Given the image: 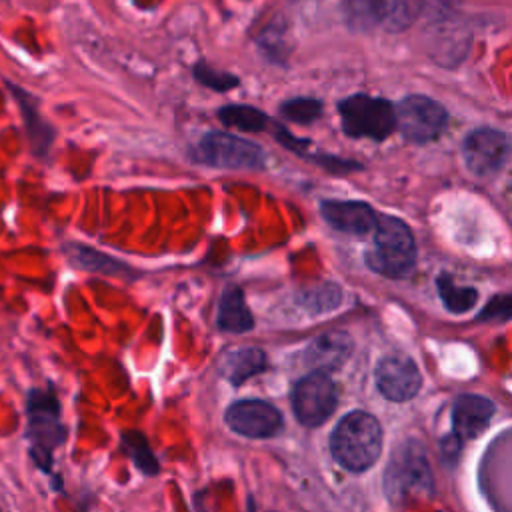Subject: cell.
I'll return each mask as SVG.
<instances>
[{
    "label": "cell",
    "mask_w": 512,
    "mask_h": 512,
    "mask_svg": "<svg viewBox=\"0 0 512 512\" xmlns=\"http://www.w3.org/2000/svg\"><path fill=\"white\" fill-rule=\"evenodd\" d=\"M320 212L332 228L348 234H366L374 230L378 222L374 210L358 200H324Z\"/></svg>",
    "instance_id": "12"
},
{
    "label": "cell",
    "mask_w": 512,
    "mask_h": 512,
    "mask_svg": "<svg viewBox=\"0 0 512 512\" xmlns=\"http://www.w3.org/2000/svg\"><path fill=\"white\" fill-rule=\"evenodd\" d=\"M396 128L410 142L424 144L434 140L446 126V110L428 96H408L396 108Z\"/></svg>",
    "instance_id": "7"
},
{
    "label": "cell",
    "mask_w": 512,
    "mask_h": 512,
    "mask_svg": "<svg viewBox=\"0 0 512 512\" xmlns=\"http://www.w3.org/2000/svg\"><path fill=\"white\" fill-rule=\"evenodd\" d=\"M480 318L488 320H510L512 318V296L510 294H500L494 296L488 306L482 310Z\"/></svg>",
    "instance_id": "24"
},
{
    "label": "cell",
    "mask_w": 512,
    "mask_h": 512,
    "mask_svg": "<svg viewBox=\"0 0 512 512\" xmlns=\"http://www.w3.org/2000/svg\"><path fill=\"white\" fill-rule=\"evenodd\" d=\"M494 414V404L486 396L478 394H462L454 402V414H452V426L454 434L460 440L476 438L484 432V428L490 424Z\"/></svg>",
    "instance_id": "13"
},
{
    "label": "cell",
    "mask_w": 512,
    "mask_h": 512,
    "mask_svg": "<svg viewBox=\"0 0 512 512\" xmlns=\"http://www.w3.org/2000/svg\"><path fill=\"white\" fill-rule=\"evenodd\" d=\"M336 388L324 372H312L292 390V408L304 426H320L336 408Z\"/></svg>",
    "instance_id": "8"
},
{
    "label": "cell",
    "mask_w": 512,
    "mask_h": 512,
    "mask_svg": "<svg viewBox=\"0 0 512 512\" xmlns=\"http://www.w3.org/2000/svg\"><path fill=\"white\" fill-rule=\"evenodd\" d=\"M26 438L36 466L50 472L54 450L66 440V426L60 420V402L52 386L32 388L26 400Z\"/></svg>",
    "instance_id": "1"
},
{
    "label": "cell",
    "mask_w": 512,
    "mask_h": 512,
    "mask_svg": "<svg viewBox=\"0 0 512 512\" xmlns=\"http://www.w3.org/2000/svg\"><path fill=\"white\" fill-rule=\"evenodd\" d=\"M368 266L384 276L402 278L410 274L416 262V244L410 228L392 216H378L374 242L366 252Z\"/></svg>",
    "instance_id": "4"
},
{
    "label": "cell",
    "mask_w": 512,
    "mask_h": 512,
    "mask_svg": "<svg viewBox=\"0 0 512 512\" xmlns=\"http://www.w3.org/2000/svg\"><path fill=\"white\" fill-rule=\"evenodd\" d=\"M436 286H438V296L444 302V306L456 314L470 310L478 298L476 288L458 286L448 274H440L436 280Z\"/></svg>",
    "instance_id": "20"
},
{
    "label": "cell",
    "mask_w": 512,
    "mask_h": 512,
    "mask_svg": "<svg viewBox=\"0 0 512 512\" xmlns=\"http://www.w3.org/2000/svg\"><path fill=\"white\" fill-rule=\"evenodd\" d=\"M510 150L506 134L494 128H478L464 140V160L470 172L476 176L494 174L506 160Z\"/></svg>",
    "instance_id": "9"
},
{
    "label": "cell",
    "mask_w": 512,
    "mask_h": 512,
    "mask_svg": "<svg viewBox=\"0 0 512 512\" xmlns=\"http://www.w3.org/2000/svg\"><path fill=\"white\" fill-rule=\"evenodd\" d=\"M64 254L66 258L88 272H100V274H108V276H120V278H136V270H132L126 262L108 256L92 246L80 244V242H68L64 244Z\"/></svg>",
    "instance_id": "15"
},
{
    "label": "cell",
    "mask_w": 512,
    "mask_h": 512,
    "mask_svg": "<svg viewBox=\"0 0 512 512\" xmlns=\"http://www.w3.org/2000/svg\"><path fill=\"white\" fill-rule=\"evenodd\" d=\"M280 112L292 122L308 124L320 116V102L312 100V98H294V100L284 102Z\"/></svg>",
    "instance_id": "22"
},
{
    "label": "cell",
    "mask_w": 512,
    "mask_h": 512,
    "mask_svg": "<svg viewBox=\"0 0 512 512\" xmlns=\"http://www.w3.org/2000/svg\"><path fill=\"white\" fill-rule=\"evenodd\" d=\"M226 424L240 436L266 438L282 426L280 412L264 400H238L226 410Z\"/></svg>",
    "instance_id": "10"
},
{
    "label": "cell",
    "mask_w": 512,
    "mask_h": 512,
    "mask_svg": "<svg viewBox=\"0 0 512 512\" xmlns=\"http://www.w3.org/2000/svg\"><path fill=\"white\" fill-rule=\"evenodd\" d=\"M194 162L224 170H256L264 166V152L254 142L226 134H204L190 152Z\"/></svg>",
    "instance_id": "5"
},
{
    "label": "cell",
    "mask_w": 512,
    "mask_h": 512,
    "mask_svg": "<svg viewBox=\"0 0 512 512\" xmlns=\"http://www.w3.org/2000/svg\"><path fill=\"white\" fill-rule=\"evenodd\" d=\"M460 446H462V440H460L454 432H452L450 436H446V438L442 440V454H444V458H448V460L456 458Z\"/></svg>",
    "instance_id": "25"
},
{
    "label": "cell",
    "mask_w": 512,
    "mask_h": 512,
    "mask_svg": "<svg viewBox=\"0 0 512 512\" xmlns=\"http://www.w3.org/2000/svg\"><path fill=\"white\" fill-rule=\"evenodd\" d=\"M420 372L406 356H386L376 366V384L382 396L394 402L410 400L420 390Z\"/></svg>",
    "instance_id": "11"
},
{
    "label": "cell",
    "mask_w": 512,
    "mask_h": 512,
    "mask_svg": "<svg viewBox=\"0 0 512 512\" xmlns=\"http://www.w3.org/2000/svg\"><path fill=\"white\" fill-rule=\"evenodd\" d=\"M266 366V354L260 348H234L228 350L220 362L218 370L220 374L232 382L234 386H240L244 380L252 378L254 374L262 372Z\"/></svg>",
    "instance_id": "16"
},
{
    "label": "cell",
    "mask_w": 512,
    "mask_h": 512,
    "mask_svg": "<svg viewBox=\"0 0 512 512\" xmlns=\"http://www.w3.org/2000/svg\"><path fill=\"white\" fill-rule=\"evenodd\" d=\"M122 450L128 454L132 464L146 476H154L160 472V464L146 440V436L138 430H126L120 436Z\"/></svg>",
    "instance_id": "19"
},
{
    "label": "cell",
    "mask_w": 512,
    "mask_h": 512,
    "mask_svg": "<svg viewBox=\"0 0 512 512\" xmlns=\"http://www.w3.org/2000/svg\"><path fill=\"white\" fill-rule=\"evenodd\" d=\"M384 492L394 504L434 494L432 472L420 442L404 440L396 446L384 472Z\"/></svg>",
    "instance_id": "3"
},
{
    "label": "cell",
    "mask_w": 512,
    "mask_h": 512,
    "mask_svg": "<svg viewBox=\"0 0 512 512\" xmlns=\"http://www.w3.org/2000/svg\"><path fill=\"white\" fill-rule=\"evenodd\" d=\"M218 118L222 124L238 128V130H248V132H258L264 130L268 124V118L246 104H230L218 110Z\"/></svg>",
    "instance_id": "21"
},
{
    "label": "cell",
    "mask_w": 512,
    "mask_h": 512,
    "mask_svg": "<svg viewBox=\"0 0 512 512\" xmlns=\"http://www.w3.org/2000/svg\"><path fill=\"white\" fill-rule=\"evenodd\" d=\"M216 324L224 332H246L254 326L252 314L244 302V294L240 288H226L216 314Z\"/></svg>",
    "instance_id": "18"
},
{
    "label": "cell",
    "mask_w": 512,
    "mask_h": 512,
    "mask_svg": "<svg viewBox=\"0 0 512 512\" xmlns=\"http://www.w3.org/2000/svg\"><path fill=\"white\" fill-rule=\"evenodd\" d=\"M14 96L20 104V110H22V116H24V122H26V132H28V138H30V148H32L34 156L36 158H46L48 152H50V146L54 142L52 126L46 120L40 118L34 98H30L28 94H24L18 88H14Z\"/></svg>",
    "instance_id": "17"
},
{
    "label": "cell",
    "mask_w": 512,
    "mask_h": 512,
    "mask_svg": "<svg viewBox=\"0 0 512 512\" xmlns=\"http://www.w3.org/2000/svg\"><path fill=\"white\" fill-rule=\"evenodd\" d=\"M382 428L368 412H350L332 432L330 450L338 464L352 472L370 468L380 456Z\"/></svg>",
    "instance_id": "2"
},
{
    "label": "cell",
    "mask_w": 512,
    "mask_h": 512,
    "mask_svg": "<svg viewBox=\"0 0 512 512\" xmlns=\"http://www.w3.org/2000/svg\"><path fill=\"white\" fill-rule=\"evenodd\" d=\"M352 352V340L346 332L330 330L320 334L304 352V362L316 372H328L342 366Z\"/></svg>",
    "instance_id": "14"
},
{
    "label": "cell",
    "mask_w": 512,
    "mask_h": 512,
    "mask_svg": "<svg viewBox=\"0 0 512 512\" xmlns=\"http://www.w3.org/2000/svg\"><path fill=\"white\" fill-rule=\"evenodd\" d=\"M342 130L352 138L384 140L396 128L394 106L388 100L354 94L338 104Z\"/></svg>",
    "instance_id": "6"
},
{
    "label": "cell",
    "mask_w": 512,
    "mask_h": 512,
    "mask_svg": "<svg viewBox=\"0 0 512 512\" xmlns=\"http://www.w3.org/2000/svg\"><path fill=\"white\" fill-rule=\"evenodd\" d=\"M194 74H196L198 82H202V84H206V86H210V88H214V90H228L230 86H236V84H238V80H236L234 76L222 74V72H214L212 68H208V66H204V64L196 66Z\"/></svg>",
    "instance_id": "23"
}]
</instances>
